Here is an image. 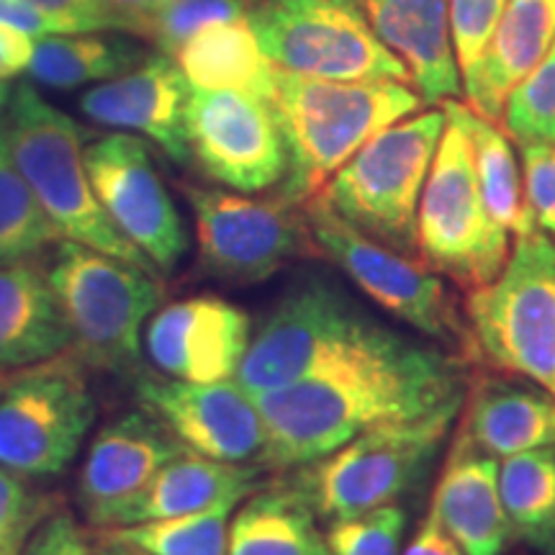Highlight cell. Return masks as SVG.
Here are the masks:
<instances>
[{"label": "cell", "instance_id": "cell-37", "mask_svg": "<svg viewBox=\"0 0 555 555\" xmlns=\"http://www.w3.org/2000/svg\"><path fill=\"white\" fill-rule=\"evenodd\" d=\"M522 150V189L538 229L555 237V144L519 142Z\"/></svg>", "mask_w": 555, "mask_h": 555}, {"label": "cell", "instance_id": "cell-3", "mask_svg": "<svg viewBox=\"0 0 555 555\" xmlns=\"http://www.w3.org/2000/svg\"><path fill=\"white\" fill-rule=\"evenodd\" d=\"M5 121L13 159L60 237L114 255L157 275L147 255L114 227L95 196L82 155L86 144L80 124L41 99L31 82H18L13 88Z\"/></svg>", "mask_w": 555, "mask_h": 555}, {"label": "cell", "instance_id": "cell-5", "mask_svg": "<svg viewBox=\"0 0 555 555\" xmlns=\"http://www.w3.org/2000/svg\"><path fill=\"white\" fill-rule=\"evenodd\" d=\"M461 409L463 397H457L416 420L365 429L335 453L294 468L286 486L327 522L393 504L446 442Z\"/></svg>", "mask_w": 555, "mask_h": 555}, {"label": "cell", "instance_id": "cell-28", "mask_svg": "<svg viewBox=\"0 0 555 555\" xmlns=\"http://www.w3.org/2000/svg\"><path fill=\"white\" fill-rule=\"evenodd\" d=\"M147 54L142 44L121 31L44 34L34 41V57L26 75L44 88L75 90L119 78Z\"/></svg>", "mask_w": 555, "mask_h": 555}, {"label": "cell", "instance_id": "cell-4", "mask_svg": "<svg viewBox=\"0 0 555 555\" xmlns=\"http://www.w3.org/2000/svg\"><path fill=\"white\" fill-rule=\"evenodd\" d=\"M47 275L73 335V356L99 371H134L142 330L159 304L155 275L73 240L54 245Z\"/></svg>", "mask_w": 555, "mask_h": 555}, {"label": "cell", "instance_id": "cell-34", "mask_svg": "<svg viewBox=\"0 0 555 555\" xmlns=\"http://www.w3.org/2000/svg\"><path fill=\"white\" fill-rule=\"evenodd\" d=\"M406 530V512L397 504L365 515L330 522L327 540L335 555H399Z\"/></svg>", "mask_w": 555, "mask_h": 555}, {"label": "cell", "instance_id": "cell-19", "mask_svg": "<svg viewBox=\"0 0 555 555\" xmlns=\"http://www.w3.org/2000/svg\"><path fill=\"white\" fill-rule=\"evenodd\" d=\"M183 450L189 448L144 409L108 422L95 435L80 468L82 515L93 527H106Z\"/></svg>", "mask_w": 555, "mask_h": 555}, {"label": "cell", "instance_id": "cell-21", "mask_svg": "<svg viewBox=\"0 0 555 555\" xmlns=\"http://www.w3.org/2000/svg\"><path fill=\"white\" fill-rule=\"evenodd\" d=\"M457 437L435 486L433 512L466 555H504L512 527L499 494V463L463 433Z\"/></svg>", "mask_w": 555, "mask_h": 555}, {"label": "cell", "instance_id": "cell-17", "mask_svg": "<svg viewBox=\"0 0 555 555\" xmlns=\"http://www.w3.org/2000/svg\"><path fill=\"white\" fill-rule=\"evenodd\" d=\"M253 330L249 314L219 296H191L152 314L144 347L159 371L189 384L237 378Z\"/></svg>", "mask_w": 555, "mask_h": 555}, {"label": "cell", "instance_id": "cell-10", "mask_svg": "<svg viewBox=\"0 0 555 555\" xmlns=\"http://www.w3.org/2000/svg\"><path fill=\"white\" fill-rule=\"evenodd\" d=\"M247 24L275 67L324 80L412 82L356 0H245Z\"/></svg>", "mask_w": 555, "mask_h": 555}, {"label": "cell", "instance_id": "cell-36", "mask_svg": "<svg viewBox=\"0 0 555 555\" xmlns=\"http://www.w3.org/2000/svg\"><path fill=\"white\" fill-rule=\"evenodd\" d=\"M506 0H450V31L461 78L474 73L502 18Z\"/></svg>", "mask_w": 555, "mask_h": 555}, {"label": "cell", "instance_id": "cell-27", "mask_svg": "<svg viewBox=\"0 0 555 555\" xmlns=\"http://www.w3.org/2000/svg\"><path fill=\"white\" fill-rule=\"evenodd\" d=\"M317 519L286 483L253 491L229 522V555H335Z\"/></svg>", "mask_w": 555, "mask_h": 555}, {"label": "cell", "instance_id": "cell-41", "mask_svg": "<svg viewBox=\"0 0 555 555\" xmlns=\"http://www.w3.org/2000/svg\"><path fill=\"white\" fill-rule=\"evenodd\" d=\"M34 41L37 37L24 31L21 26L0 24V80H13L26 75L34 57Z\"/></svg>", "mask_w": 555, "mask_h": 555}, {"label": "cell", "instance_id": "cell-46", "mask_svg": "<svg viewBox=\"0 0 555 555\" xmlns=\"http://www.w3.org/2000/svg\"><path fill=\"white\" fill-rule=\"evenodd\" d=\"M99 551L95 555H152L147 551H139V547H131V545H121V543H101L99 540Z\"/></svg>", "mask_w": 555, "mask_h": 555}, {"label": "cell", "instance_id": "cell-25", "mask_svg": "<svg viewBox=\"0 0 555 555\" xmlns=\"http://www.w3.org/2000/svg\"><path fill=\"white\" fill-rule=\"evenodd\" d=\"M463 435L491 457L555 446V397L504 378L478 380Z\"/></svg>", "mask_w": 555, "mask_h": 555}, {"label": "cell", "instance_id": "cell-43", "mask_svg": "<svg viewBox=\"0 0 555 555\" xmlns=\"http://www.w3.org/2000/svg\"><path fill=\"white\" fill-rule=\"evenodd\" d=\"M116 16L124 18L127 24V34L139 39H147L152 18L157 16V11L163 9L168 0H103Z\"/></svg>", "mask_w": 555, "mask_h": 555}, {"label": "cell", "instance_id": "cell-45", "mask_svg": "<svg viewBox=\"0 0 555 555\" xmlns=\"http://www.w3.org/2000/svg\"><path fill=\"white\" fill-rule=\"evenodd\" d=\"M47 515H50V512H47ZM37 525L21 527V530L13 532L9 540H3V543H0V555H24V547H26V543H29V535Z\"/></svg>", "mask_w": 555, "mask_h": 555}, {"label": "cell", "instance_id": "cell-24", "mask_svg": "<svg viewBox=\"0 0 555 555\" xmlns=\"http://www.w3.org/2000/svg\"><path fill=\"white\" fill-rule=\"evenodd\" d=\"M260 476L262 468L253 463H224L183 450L157 470V476L127 506H121L106 527L185 517L211 509L227 499L242 502L260 489Z\"/></svg>", "mask_w": 555, "mask_h": 555}, {"label": "cell", "instance_id": "cell-29", "mask_svg": "<svg viewBox=\"0 0 555 555\" xmlns=\"http://www.w3.org/2000/svg\"><path fill=\"white\" fill-rule=\"evenodd\" d=\"M442 111L466 131L470 152H474L478 185H481L483 204L489 208L491 219L506 232H515V237L535 229L538 224L525 204L522 176H519L515 150H512L506 131L486 116L476 114L466 103H457V99L442 101Z\"/></svg>", "mask_w": 555, "mask_h": 555}, {"label": "cell", "instance_id": "cell-14", "mask_svg": "<svg viewBox=\"0 0 555 555\" xmlns=\"http://www.w3.org/2000/svg\"><path fill=\"white\" fill-rule=\"evenodd\" d=\"M185 129L191 159L227 189L260 193L286 178V139L273 106L260 95L191 86Z\"/></svg>", "mask_w": 555, "mask_h": 555}, {"label": "cell", "instance_id": "cell-31", "mask_svg": "<svg viewBox=\"0 0 555 555\" xmlns=\"http://www.w3.org/2000/svg\"><path fill=\"white\" fill-rule=\"evenodd\" d=\"M60 240V232L13 159L9 121L5 111H0V266L39 258Z\"/></svg>", "mask_w": 555, "mask_h": 555}, {"label": "cell", "instance_id": "cell-11", "mask_svg": "<svg viewBox=\"0 0 555 555\" xmlns=\"http://www.w3.org/2000/svg\"><path fill=\"white\" fill-rule=\"evenodd\" d=\"M304 217L314 245L380 309L455 356H474V332L450 298L446 283L427 262L412 260L358 232L322 196L304 204Z\"/></svg>", "mask_w": 555, "mask_h": 555}, {"label": "cell", "instance_id": "cell-32", "mask_svg": "<svg viewBox=\"0 0 555 555\" xmlns=\"http://www.w3.org/2000/svg\"><path fill=\"white\" fill-rule=\"evenodd\" d=\"M237 499L185 517L124 527H101V543H121L152 555H229V522Z\"/></svg>", "mask_w": 555, "mask_h": 555}, {"label": "cell", "instance_id": "cell-38", "mask_svg": "<svg viewBox=\"0 0 555 555\" xmlns=\"http://www.w3.org/2000/svg\"><path fill=\"white\" fill-rule=\"evenodd\" d=\"M29 9L39 11L57 34L80 31H121L127 34V24L116 16L103 0H21Z\"/></svg>", "mask_w": 555, "mask_h": 555}, {"label": "cell", "instance_id": "cell-26", "mask_svg": "<svg viewBox=\"0 0 555 555\" xmlns=\"http://www.w3.org/2000/svg\"><path fill=\"white\" fill-rule=\"evenodd\" d=\"M172 60L193 88L245 90L266 101L273 95L275 65L260 50L247 16L204 26Z\"/></svg>", "mask_w": 555, "mask_h": 555}, {"label": "cell", "instance_id": "cell-33", "mask_svg": "<svg viewBox=\"0 0 555 555\" xmlns=\"http://www.w3.org/2000/svg\"><path fill=\"white\" fill-rule=\"evenodd\" d=\"M502 121L517 144H555V39L545 57L506 95Z\"/></svg>", "mask_w": 555, "mask_h": 555}, {"label": "cell", "instance_id": "cell-1", "mask_svg": "<svg viewBox=\"0 0 555 555\" xmlns=\"http://www.w3.org/2000/svg\"><path fill=\"white\" fill-rule=\"evenodd\" d=\"M455 352L397 337L347 356L296 384L255 397L268 427L266 468L294 470L384 422L416 420L463 397Z\"/></svg>", "mask_w": 555, "mask_h": 555}, {"label": "cell", "instance_id": "cell-18", "mask_svg": "<svg viewBox=\"0 0 555 555\" xmlns=\"http://www.w3.org/2000/svg\"><path fill=\"white\" fill-rule=\"evenodd\" d=\"M191 82L176 60L150 52L134 69L99 82L80 95L78 106L93 124L147 137L172 163H191L189 116Z\"/></svg>", "mask_w": 555, "mask_h": 555}, {"label": "cell", "instance_id": "cell-48", "mask_svg": "<svg viewBox=\"0 0 555 555\" xmlns=\"http://www.w3.org/2000/svg\"><path fill=\"white\" fill-rule=\"evenodd\" d=\"M9 376H11L9 371H0V391H3V386H5V380H9Z\"/></svg>", "mask_w": 555, "mask_h": 555}, {"label": "cell", "instance_id": "cell-6", "mask_svg": "<svg viewBox=\"0 0 555 555\" xmlns=\"http://www.w3.org/2000/svg\"><path fill=\"white\" fill-rule=\"evenodd\" d=\"M446 131V111L406 116L371 137L319 193L347 224L412 255L416 214Z\"/></svg>", "mask_w": 555, "mask_h": 555}, {"label": "cell", "instance_id": "cell-44", "mask_svg": "<svg viewBox=\"0 0 555 555\" xmlns=\"http://www.w3.org/2000/svg\"><path fill=\"white\" fill-rule=\"evenodd\" d=\"M0 24L21 26L24 31L34 34V37H44V34H57L54 26L41 16L39 11L29 9L21 0H0Z\"/></svg>", "mask_w": 555, "mask_h": 555}, {"label": "cell", "instance_id": "cell-23", "mask_svg": "<svg viewBox=\"0 0 555 555\" xmlns=\"http://www.w3.org/2000/svg\"><path fill=\"white\" fill-rule=\"evenodd\" d=\"M73 335L47 266L26 258L0 266V371H21L67 352Z\"/></svg>", "mask_w": 555, "mask_h": 555}, {"label": "cell", "instance_id": "cell-42", "mask_svg": "<svg viewBox=\"0 0 555 555\" xmlns=\"http://www.w3.org/2000/svg\"><path fill=\"white\" fill-rule=\"evenodd\" d=\"M404 555H466V553L457 547L455 540L446 532V527L440 525V519L435 517V512L429 509V515L422 519L420 527H416L412 543H409Z\"/></svg>", "mask_w": 555, "mask_h": 555}, {"label": "cell", "instance_id": "cell-12", "mask_svg": "<svg viewBox=\"0 0 555 555\" xmlns=\"http://www.w3.org/2000/svg\"><path fill=\"white\" fill-rule=\"evenodd\" d=\"M95 397L73 350L11 373L0 391V466L60 476L95 422Z\"/></svg>", "mask_w": 555, "mask_h": 555}, {"label": "cell", "instance_id": "cell-16", "mask_svg": "<svg viewBox=\"0 0 555 555\" xmlns=\"http://www.w3.org/2000/svg\"><path fill=\"white\" fill-rule=\"evenodd\" d=\"M137 399L193 453L266 468L268 427L258 401L237 378L214 384L139 378Z\"/></svg>", "mask_w": 555, "mask_h": 555}, {"label": "cell", "instance_id": "cell-47", "mask_svg": "<svg viewBox=\"0 0 555 555\" xmlns=\"http://www.w3.org/2000/svg\"><path fill=\"white\" fill-rule=\"evenodd\" d=\"M11 93H13L11 82L9 80H0V111H5V106H9Z\"/></svg>", "mask_w": 555, "mask_h": 555}, {"label": "cell", "instance_id": "cell-7", "mask_svg": "<svg viewBox=\"0 0 555 555\" xmlns=\"http://www.w3.org/2000/svg\"><path fill=\"white\" fill-rule=\"evenodd\" d=\"M476 350L555 397V242L543 229L517 234L494 281L468 291Z\"/></svg>", "mask_w": 555, "mask_h": 555}, {"label": "cell", "instance_id": "cell-15", "mask_svg": "<svg viewBox=\"0 0 555 555\" xmlns=\"http://www.w3.org/2000/svg\"><path fill=\"white\" fill-rule=\"evenodd\" d=\"M82 155L114 227L147 255L157 273H172L189 249V234L147 144L129 131H116L90 142Z\"/></svg>", "mask_w": 555, "mask_h": 555}, {"label": "cell", "instance_id": "cell-8", "mask_svg": "<svg viewBox=\"0 0 555 555\" xmlns=\"http://www.w3.org/2000/svg\"><path fill=\"white\" fill-rule=\"evenodd\" d=\"M397 337L337 288L311 281L283 296L255 332L237 384L260 397Z\"/></svg>", "mask_w": 555, "mask_h": 555}, {"label": "cell", "instance_id": "cell-13", "mask_svg": "<svg viewBox=\"0 0 555 555\" xmlns=\"http://www.w3.org/2000/svg\"><path fill=\"white\" fill-rule=\"evenodd\" d=\"M185 198L196 221L201 266L219 281L237 286L268 281L314 242L307 217L281 198L208 189H185Z\"/></svg>", "mask_w": 555, "mask_h": 555}, {"label": "cell", "instance_id": "cell-2", "mask_svg": "<svg viewBox=\"0 0 555 555\" xmlns=\"http://www.w3.org/2000/svg\"><path fill=\"white\" fill-rule=\"evenodd\" d=\"M420 93L391 80H324L275 67L273 106L288 150L278 198L304 206L380 129L422 106Z\"/></svg>", "mask_w": 555, "mask_h": 555}, {"label": "cell", "instance_id": "cell-39", "mask_svg": "<svg viewBox=\"0 0 555 555\" xmlns=\"http://www.w3.org/2000/svg\"><path fill=\"white\" fill-rule=\"evenodd\" d=\"M47 502L34 496L24 476L0 466V543L21 527L37 525L47 517Z\"/></svg>", "mask_w": 555, "mask_h": 555}, {"label": "cell", "instance_id": "cell-35", "mask_svg": "<svg viewBox=\"0 0 555 555\" xmlns=\"http://www.w3.org/2000/svg\"><path fill=\"white\" fill-rule=\"evenodd\" d=\"M245 16V0H168L152 18L147 41L172 57L204 26Z\"/></svg>", "mask_w": 555, "mask_h": 555}, {"label": "cell", "instance_id": "cell-20", "mask_svg": "<svg viewBox=\"0 0 555 555\" xmlns=\"http://www.w3.org/2000/svg\"><path fill=\"white\" fill-rule=\"evenodd\" d=\"M376 37L404 62L412 88L425 103L463 95L450 0H356Z\"/></svg>", "mask_w": 555, "mask_h": 555}, {"label": "cell", "instance_id": "cell-9", "mask_svg": "<svg viewBox=\"0 0 555 555\" xmlns=\"http://www.w3.org/2000/svg\"><path fill=\"white\" fill-rule=\"evenodd\" d=\"M416 249L435 273L466 291L494 281L509 258V232L491 219L466 131L448 114L420 198Z\"/></svg>", "mask_w": 555, "mask_h": 555}, {"label": "cell", "instance_id": "cell-30", "mask_svg": "<svg viewBox=\"0 0 555 555\" xmlns=\"http://www.w3.org/2000/svg\"><path fill=\"white\" fill-rule=\"evenodd\" d=\"M499 494L512 535L532 551L555 555V446L504 457Z\"/></svg>", "mask_w": 555, "mask_h": 555}, {"label": "cell", "instance_id": "cell-22", "mask_svg": "<svg viewBox=\"0 0 555 555\" xmlns=\"http://www.w3.org/2000/svg\"><path fill=\"white\" fill-rule=\"evenodd\" d=\"M555 39V0H506L489 44L463 78L468 106L486 119H502L512 88L545 57Z\"/></svg>", "mask_w": 555, "mask_h": 555}, {"label": "cell", "instance_id": "cell-40", "mask_svg": "<svg viewBox=\"0 0 555 555\" xmlns=\"http://www.w3.org/2000/svg\"><path fill=\"white\" fill-rule=\"evenodd\" d=\"M24 555H95L88 535L67 509L50 512L34 527Z\"/></svg>", "mask_w": 555, "mask_h": 555}]
</instances>
